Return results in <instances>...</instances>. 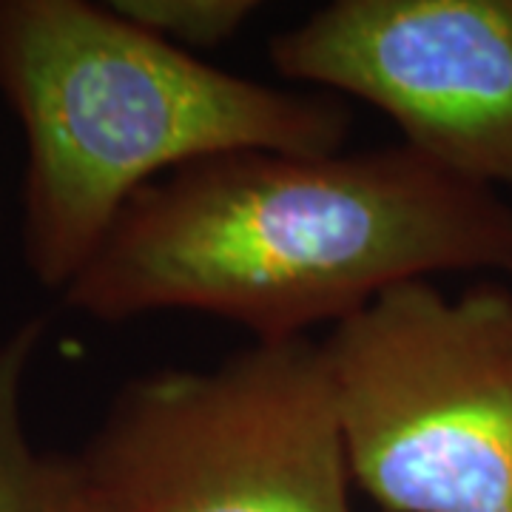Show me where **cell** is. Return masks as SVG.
<instances>
[{
  "mask_svg": "<svg viewBox=\"0 0 512 512\" xmlns=\"http://www.w3.org/2000/svg\"><path fill=\"white\" fill-rule=\"evenodd\" d=\"M450 271L512 279L507 197L404 143L333 154L245 148L140 188L63 288V305L106 325L208 313L254 342H282Z\"/></svg>",
  "mask_w": 512,
  "mask_h": 512,
  "instance_id": "6da1fadb",
  "label": "cell"
},
{
  "mask_svg": "<svg viewBox=\"0 0 512 512\" xmlns=\"http://www.w3.org/2000/svg\"><path fill=\"white\" fill-rule=\"evenodd\" d=\"M0 94L26 137L23 262L60 293L168 171L245 148L333 154L353 123L336 94L222 72L86 0H0Z\"/></svg>",
  "mask_w": 512,
  "mask_h": 512,
  "instance_id": "7a4b0ae2",
  "label": "cell"
},
{
  "mask_svg": "<svg viewBox=\"0 0 512 512\" xmlns=\"http://www.w3.org/2000/svg\"><path fill=\"white\" fill-rule=\"evenodd\" d=\"M350 478L384 512H512V288L404 282L319 339Z\"/></svg>",
  "mask_w": 512,
  "mask_h": 512,
  "instance_id": "3957f363",
  "label": "cell"
},
{
  "mask_svg": "<svg viewBox=\"0 0 512 512\" xmlns=\"http://www.w3.org/2000/svg\"><path fill=\"white\" fill-rule=\"evenodd\" d=\"M74 456L106 512H353L345 436L311 336L128 379Z\"/></svg>",
  "mask_w": 512,
  "mask_h": 512,
  "instance_id": "277c9868",
  "label": "cell"
},
{
  "mask_svg": "<svg viewBox=\"0 0 512 512\" xmlns=\"http://www.w3.org/2000/svg\"><path fill=\"white\" fill-rule=\"evenodd\" d=\"M268 57L387 114L450 174L512 194V0H333L271 37Z\"/></svg>",
  "mask_w": 512,
  "mask_h": 512,
  "instance_id": "5b68a950",
  "label": "cell"
},
{
  "mask_svg": "<svg viewBox=\"0 0 512 512\" xmlns=\"http://www.w3.org/2000/svg\"><path fill=\"white\" fill-rule=\"evenodd\" d=\"M49 322L32 316L0 342V512H106L74 453L37 450L23 419V384Z\"/></svg>",
  "mask_w": 512,
  "mask_h": 512,
  "instance_id": "8992f818",
  "label": "cell"
},
{
  "mask_svg": "<svg viewBox=\"0 0 512 512\" xmlns=\"http://www.w3.org/2000/svg\"><path fill=\"white\" fill-rule=\"evenodd\" d=\"M109 6L148 35L191 55L222 46L262 9L256 0H114Z\"/></svg>",
  "mask_w": 512,
  "mask_h": 512,
  "instance_id": "52a82bcc",
  "label": "cell"
}]
</instances>
